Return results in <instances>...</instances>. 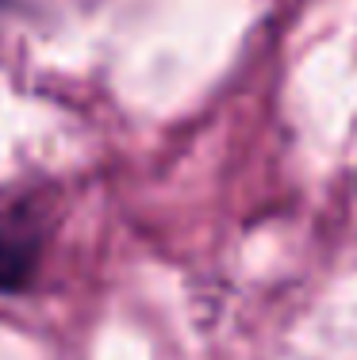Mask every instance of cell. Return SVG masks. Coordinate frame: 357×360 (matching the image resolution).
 I'll return each instance as SVG.
<instances>
[{
  "mask_svg": "<svg viewBox=\"0 0 357 360\" xmlns=\"http://www.w3.org/2000/svg\"><path fill=\"white\" fill-rule=\"evenodd\" d=\"M42 222L27 207H15L0 219V291L20 295L35 284L42 264Z\"/></svg>",
  "mask_w": 357,
  "mask_h": 360,
  "instance_id": "cell-1",
  "label": "cell"
}]
</instances>
